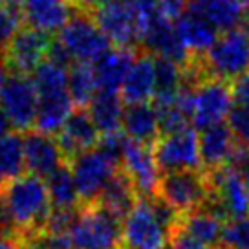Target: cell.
Returning a JSON list of instances; mask_svg holds the SVG:
<instances>
[{
    "label": "cell",
    "mask_w": 249,
    "mask_h": 249,
    "mask_svg": "<svg viewBox=\"0 0 249 249\" xmlns=\"http://www.w3.org/2000/svg\"><path fill=\"white\" fill-rule=\"evenodd\" d=\"M0 198L15 224L20 240L40 233L52 213V200L44 178L31 172L8 179Z\"/></svg>",
    "instance_id": "cell-1"
},
{
    "label": "cell",
    "mask_w": 249,
    "mask_h": 249,
    "mask_svg": "<svg viewBox=\"0 0 249 249\" xmlns=\"http://www.w3.org/2000/svg\"><path fill=\"white\" fill-rule=\"evenodd\" d=\"M68 238L71 249H121L123 220L101 203L81 205Z\"/></svg>",
    "instance_id": "cell-2"
},
{
    "label": "cell",
    "mask_w": 249,
    "mask_h": 249,
    "mask_svg": "<svg viewBox=\"0 0 249 249\" xmlns=\"http://www.w3.org/2000/svg\"><path fill=\"white\" fill-rule=\"evenodd\" d=\"M202 62L209 77L233 83L249 70V33L242 28L224 31L202 55Z\"/></svg>",
    "instance_id": "cell-3"
},
{
    "label": "cell",
    "mask_w": 249,
    "mask_h": 249,
    "mask_svg": "<svg viewBox=\"0 0 249 249\" xmlns=\"http://www.w3.org/2000/svg\"><path fill=\"white\" fill-rule=\"evenodd\" d=\"M59 44L64 48L71 62H86L93 64L101 57L112 42L99 30L90 11L75 9L66 26L59 31Z\"/></svg>",
    "instance_id": "cell-4"
},
{
    "label": "cell",
    "mask_w": 249,
    "mask_h": 249,
    "mask_svg": "<svg viewBox=\"0 0 249 249\" xmlns=\"http://www.w3.org/2000/svg\"><path fill=\"white\" fill-rule=\"evenodd\" d=\"M211 185L209 200L203 203L224 222L249 213V185L231 165L207 172Z\"/></svg>",
    "instance_id": "cell-5"
},
{
    "label": "cell",
    "mask_w": 249,
    "mask_h": 249,
    "mask_svg": "<svg viewBox=\"0 0 249 249\" xmlns=\"http://www.w3.org/2000/svg\"><path fill=\"white\" fill-rule=\"evenodd\" d=\"M211 185L205 171H176L163 172L156 196H160L174 211L183 216L191 211L202 207L209 200Z\"/></svg>",
    "instance_id": "cell-6"
},
{
    "label": "cell",
    "mask_w": 249,
    "mask_h": 249,
    "mask_svg": "<svg viewBox=\"0 0 249 249\" xmlns=\"http://www.w3.org/2000/svg\"><path fill=\"white\" fill-rule=\"evenodd\" d=\"M90 13L114 46L141 50L143 20L130 4L124 0H110Z\"/></svg>",
    "instance_id": "cell-7"
},
{
    "label": "cell",
    "mask_w": 249,
    "mask_h": 249,
    "mask_svg": "<svg viewBox=\"0 0 249 249\" xmlns=\"http://www.w3.org/2000/svg\"><path fill=\"white\" fill-rule=\"evenodd\" d=\"M71 174L75 178L81 205H90L101 198L105 187L108 185L117 167L108 156H105L97 147L81 152L68 161Z\"/></svg>",
    "instance_id": "cell-8"
},
{
    "label": "cell",
    "mask_w": 249,
    "mask_h": 249,
    "mask_svg": "<svg viewBox=\"0 0 249 249\" xmlns=\"http://www.w3.org/2000/svg\"><path fill=\"white\" fill-rule=\"evenodd\" d=\"M171 234L158 220L150 198L140 196L123 220V248L167 249Z\"/></svg>",
    "instance_id": "cell-9"
},
{
    "label": "cell",
    "mask_w": 249,
    "mask_h": 249,
    "mask_svg": "<svg viewBox=\"0 0 249 249\" xmlns=\"http://www.w3.org/2000/svg\"><path fill=\"white\" fill-rule=\"evenodd\" d=\"M152 148H154L156 163H158V169L161 174L202 169L198 134L195 132L193 126L183 128L179 132L160 136V140L152 145Z\"/></svg>",
    "instance_id": "cell-10"
},
{
    "label": "cell",
    "mask_w": 249,
    "mask_h": 249,
    "mask_svg": "<svg viewBox=\"0 0 249 249\" xmlns=\"http://www.w3.org/2000/svg\"><path fill=\"white\" fill-rule=\"evenodd\" d=\"M37 103L39 93L30 75L9 73L0 88V108L17 132H28L35 126Z\"/></svg>",
    "instance_id": "cell-11"
},
{
    "label": "cell",
    "mask_w": 249,
    "mask_h": 249,
    "mask_svg": "<svg viewBox=\"0 0 249 249\" xmlns=\"http://www.w3.org/2000/svg\"><path fill=\"white\" fill-rule=\"evenodd\" d=\"M233 90L231 83L222 79H203L195 86L193 95V117L191 121L196 128H207L213 124L224 123L229 112L233 110Z\"/></svg>",
    "instance_id": "cell-12"
},
{
    "label": "cell",
    "mask_w": 249,
    "mask_h": 249,
    "mask_svg": "<svg viewBox=\"0 0 249 249\" xmlns=\"http://www.w3.org/2000/svg\"><path fill=\"white\" fill-rule=\"evenodd\" d=\"M141 50L148 52L154 57L169 59L179 64L181 68L191 61V55L187 52L181 40H179L174 20L158 11L143 24V35H141Z\"/></svg>",
    "instance_id": "cell-13"
},
{
    "label": "cell",
    "mask_w": 249,
    "mask_h": 249,
    "mask_svg": "<svg viewBox=\"0 0 249 249\" xmlns=\"http://www.w3.org/2000/svg\"><path fill=\"white\" fill-rule=\"evenodd\" d=\"M50 44H52L50 35L24 26L11 39L2 55L11 73L31 75L35 68L48 57Z\"/></svg>",
    "instance_id": "cell-14"
},
{
    "label": "cell",
    "mask_w": 249,
    "mask_h": 249,
    "mask_svg": "<svg viewBox=\"0 0 249 249\" xmlns=\"http://www.w3.org/2000/svg\"><path fill=\"white\" fill-rule=\"evenodd\" d=\"M121 169L128 174V178L132 179L134 187H136L140 196L150 198V196L156 195L161 172H160L158 163H156L152 145L138 143V141L132 140L126 141Z\"/></svg>",
    "instance_id": "cell-15"
},
{
    "label": "cell",
    "mask_w": 249,
    "mask_h": 249,
    "mask_svg": "<svg viewBox=\"0 0 249 249\" xmlns=\"http://www.w3.org/2000/svg\"><path fill=\"white\" fill-rule=\"evenodd\" d=\"M22 136L24 158H26V171L28 172L40 176V178H48L61 165L68 163L55 136L39 132L35 128L24 132Z\"/></svg>",
    "instance_id": "cell-16"
},
{
    "label": "cell",
    "mask_w": 249,
    "mask_h": 249,
    "mask_svg": "<svg viewBox=\"0 0 249 249\" xmlns=\"http://www.w3.org/2000/svg\"><path fill=\"white\" fill-rule=\"evenodd\" d=\"M55 138L61 145V150L66 158V161H70L71 158H75L81 152H86L90 148L97 147L101 134L88 114V108L75 107Z\"/></svg>",
    "instance_id": "cell-17"
},
{
    "label": "cell",
    "mask_w": 249,
    "mask_h": 249,
    "mask_svg": "<svg viewBox=\"0 0 249 249\" xmlns=\"http://www.w3.org/2000/svg\"><path fill=\"white\" fill-rule=\"evenodd\" d=\"M20 8L24 26L46 35L61 31L77 9L70 0H20Z\"/></svg>",
    "instance_id": "cell-18"
},
{
    "label": "cell",
    "mask_w": 249,
    "mask_h": 249,
    "mask_svg": "<svg viewBox=\"0 0 249 249\" xmlns=\"http://www.w3.org/2000/svg\"><path fill=\"white\" fill-rule=\"evenodd\" d=\"M174 22L179 40L191 57L205 55L218 39V30L195 8H187Z\"/></svg>",
    "instance_id": "cell-19"
},
{
    "label": "cell",
    "mask_w": 249,
    "mask_h": 249,
    "mask_svg": "<svg viewBox=\"0 0 249 249\" xmlns=\"http://www.w3.org/2000/svg\"><path fill=\"white\" fill-rule=\"evenodd\" d=\"M198 143H200L202 169L205 172L216 171L229 165L234 150L238 147L227 123H218L203 128L202 134L198 136Z\"/></svg>",
    "instance_id": "cell-20"
},
{
    "label": "cell",
    "mask_w": 249,
    "mask_h": 249,
    "mask_svg": "<svg viewBox=\"0 0 249 249\" xmlns=\"http://www.w3.org/2000/svg\"><path fill=\"white\" fill-rule=\"evenodd\" d=\"M140 48L110 46L105 53L92 64L97 86L105 92H121L123 81L132 66Z\"/></svg>",
    "instance_id": "cell-21"
},
{
    "label": "cell",
    "mask_w": 249,
    "mask_h": 249,
    "mask_svg": "<svg viewBox=\"0 0 249 249\" xmlns=\"http://www.w3.org/2000/svg\"><path fill=\"white\" fill-rule=\"evenodd\" d=\"M156 92V64L154 55L140 50L134 59L130 70L121 86V99L126 105L147 103L154 97Z\"/></svg>",
    "instance_id": "cell-22"
},
{
    "label": "cell",
    "mask_w": 249,
    "mask_h": 249,
    "mask_svg": "<svg viewBox=\"0 0 249 249\" xmlns=\"http://www.w3.org/2000/svg\"><path fill=\"white\" fill-rule=\"evenodd\" d=\"M121 130L128 140L154 145L161 136L160 116L154 103H132L126 105L123 110V123Z\"/></svg>",
    "instance_id": "cell-23"
},
{
    "label": "cell",
    "mask_w": 249,
    "mask_h": 249,
    "mask_svg": "<svg viewBox=\"0 0 249 249\" xmlns=\"http://www.w3.org/2000/svg\"><path fill=\"white\" fill-rule=\"evenodd\" d=\"M73 108L75 105L71 101L68 90L42 93L39 95V103H37V116H35L33 128L50 136H57Z\"/></svg>",
    "instance_id": "cell-24"
},
{
    "label": "cell",
    "mask_w": 249,
    "mask_h": 249,
    "mask_svg": "<svg viewBox=\"0 0 249 249\" xmlns=\"http://www.w3.org/2000/svg\"><path fill=\"white\" fill-rule=\"evenodd\" d=\"M224 226H226V222L220 216H216L213 211L207 209L205 205L183 214L178 224V227L183 233L193 236L195 240L207 244L211 248L220 246Z\"/></svg>",
    "instance_id": "cell-25"
},
{
    "label": "cell",
    "mask_w": 249,
    "mask_h": 249,
    "mask_svg": "<svg viewBox=\"0 0 249 249\" xmlns=\"http://www.w3.org/2000/svg\"><path fill=\"white\" fill-rule=\"evenodd\" d=\"M88 114L95 123L99 134H112L121 130V123H123V99L117 92H99L93 95L90 105L86 107Z\"/></svg>",
    "instance_id": "cell-26"
},
{
    "label": "cell",
    "mask_w": 249,
    "mask_h": 249,
    "mask_svg": "<svg viewBox=\"0 0 249 249\" xmlns=\"http://www.w3.org/2000/svg\"><path fill=\"white\" fill-rule=\"evenodd\" d=\"M138 198H140V195L134 187L132 179L128 178V174L119 167L108 181V185L105 187L101 198L95 203H101L103 207H107L117 218L124 220V216L134 207V203L138 202Z\"/></svg>",
    "instance_id": "cell-27"
},
{
    "label": "cell",
    "mask_w": 249,
    "mask_h": 249,
    "mask_svg": "<svg viewBox=\"0 0 249 249\" xmlns=\"http://www.w3.org/2000/svg\"><path fill=\"white\" fill-rule=\"evenodd\" d=\"M53 209H77L81 207V198L68 163L61 165L48 178H44Z\"/></svg>",
    "instance_id": "cell-28"
},
{
    "label": "cell",
    "mask_w": 249,
    "mask_h": 249,
    "mask_svg": "<svg viewBox=\"0 0 249 249\" xmlns=\"http://www.w3.org/2000/svg\"><path fill=\"white\" fill-rule=\"evenodd\" d=\"M202 11L218 31H231L244 24L246 9L234 4L233 0H205L200 6H187Z\"/></svg>",
    "instance_id": "cell-29"
},
{
    "label": "cell",
    "mask_w": 249,
    "mask_h": 249,
    "mask_svg": "<svg viewBox=\"0 0 249 249\" xmlns=\"http://www.w3.org/2000/svg\"><path fill=\"white\" fill-rule=\"evenodd\" d=\"M66 88H68V93H70L73 105L77 108H86L93 99V95L99 92L92 64L73 62L68 68V85H66Z\"/></svg>",
    "instance_id": "cell-30"
},
{
    "label": "cell",
    "mask_w": 249,
    "mask_h": 249,
    "mask_svg": "<svg viewBox=\"0 0 249 249\" xmlns=\"http://www.w3.org/2000/svg\"><path fill=\"white\" fill-rule=\"evenodd\" d=\"M156 64V92L152 103H167L178 97L183 85V68L176 62L154 57Z\"/></svg>",
    "instance_id": "cell-31"
},
{
    "label": "cell",
    "mask_w": 249,
    "mask_h": 249,
    "mask_svg": "<svg viewBox=\"0 0 249 249\" xmlns=\"http://www.w3.org/2000/svg\"><path fill=\"white\" fill-rule=\"evenodd\" d=\"M0 172L6 176V179L18 178L24 172H28L22 132L11 130L4 138H0Z\"/></svg>",
    "instance_id": "cell-32"
},
{
    "label": "cell",
    "mask_w": 249,
    "mask_h": 249,
    "mask_svg": "<svg viewBox=\"0 0 249 249\" xmlns=\"http://www.w3.org/2000/svg\"><path fill=\"white\" fill-rule=\"evenodd\" d=\"M31 81H33L35 90L39 95L68 90L66 88V85H68V66H62V64L46 57L31 73Z\"/></svg>",
    "instance_id": "cell-33"
},
{
    "label": "cell",
    "mask_w": 249,
    "mask_h": 249,
    "mask_svg": "<svg viewBox=\"0 0 249 249\" xmlns=\"http://www.w3.org/2000/svg\"><path fill=\"white\" fill-rule=\"evenodd\" d=\"M22 28L24 18L20 0H15V2L6 4V6H0V53H4L6 46Z\"/></svg>",
    "instance_id": "cell-34"
},
{
    "label": "cell",
    "mask_w": 249,
    "mask_h": 249,
    "mask_svg": "<svg viewBox=\"0 0 249 249\" xmlns=\"http://www.w3.org/2000/svg\"><path fill=\"white\" fill-rule=\"evenodd\" d=\"M220 248L226 249H249V216L227 220L222 233Z\"/></svg>",
    "instance_id": "cell-35"
},
{
    "label": "cell",
    "mask_w": 249,
    "mask_h": 249,
    "mask_svg": "<svg viewBox=\"0 0 249 249\" xmlns=\"http://www.w3.org/2000/svg\"><path fill=\"white\" fill-rule=\"evenodd\" d=\"M227 126L233 132L236 143L240 147L249 148V110L234 105L227 116Z\"/></svg>",
    "instance_id": "cell-36"
},
{
    "label": "cell",
    "mask_w": 249,
    "mask_h": 249,
    "mask_svg": "<svg viewBox=\"0 0 249 249\" xmlns=\"http://www.w3.org/2000/svg\"><path fill=\"white\" fill-rule=\"evenodd\" d=\"M24 249H71L70 242L59 238V236H52V234L40 231L37 234H31L28 238L22 240Z\"/></svg>",
    "instance_id": "cell-37"
},
{
    "label": "cell",
    "mask_w": 249,
    "mask_h": 249,
    "mask_svg": "<svg viewBox=\"0 0 249 249\" xmlns=\"http://www.w3.org/2000/svg\"><path fill=\"white\" fill-rule=\"evenodd\" d=\"M169 249H214L203 244V242L195 240L193 236H189L187 233H183L179 227H176L171 233V240H169Z\"/></svg>",
    "instance_id": "cell-38"
},
{
    "label": "cell",
    "mask_w": 249,
    "mask_h": 249,
    "mask_svg": "<svg viewBox=\"0 0 249 249\" xmlns=\"http://www.w3.org/2000/svg\"><path fill=\"white\" fill-rule=\"evenodd\" d=\"M233 90V101L236 107L249 110V73H244L231 83Z\"/></svg>",
    "instance_id": "cell-39"
},
{
    "label": "cell",
    "mask_w": 249,
    "mask_h": 249,
    "mask_svg": "<svg viewBox=\"0 0 249 249\" xmlns=\"http://www.w3.org/2000/svg\"><path fill=\"white\" fill-rule=\"evenodd\" d=\"M189 6V0H158V8L165 17L176 20Z\"/></svg>",
    "instance_id": "cell-40"
},
{
    "label": "cell",
    "mask_w": 249,
    "mask_h": 249,
    "mask_svg": "<svg viewBox=\"0 0 249 249\" xmlns=\"http://www.w3.org/2000/svg\"><path fill=\"white\" fill-rule=\"evenodd\" d=\"M126 4H130L134 9H136V13L141 17V20L145 24V20H148L150 17L158 13L160 8H158V0H124Z\"/></svg>",
    "instance_id": "cell-41"
},
{
    "label": "cell",
    "mask_w": 249,
    "mask_h": 249,
    "mask_svg": "<svg viewBox=\"0 0 249 249\" xmlns=\"http://www.w3.org/2000/svg\"><path fill=\"white\" fill-rule=\"evenodd\" d=\"M105 2H110V0H75L73 6L77 9H85V11H93L95 8H99Z\"/></svg>",
    "instance_id": "cell-42"
},
{
    "label": "cell",
    "mask_w": 249,
    "mask_h": 249,
    "mask_svg": "<svg viewBox=\"0 0 249 249\" xmlns=\"http://www.w3.org/2000/svg\"><path fill=\"white\" fill-rule=\"evenodd\" d=\"M0 249H24L22 240L9 238V236H0Z\"/></svg>",
    "instance_id": "cell-43"
},
{
    "label": "cell",
    "mask_w": 249,
    "mask_h": 249,
    "mask_svg": "<svg viewBox=\"0 0 249 249\" xmlns=\"http://www.w3.org/2000/svg\"><path fill=\"white\" fill-rule=\"evenodd\" d=\"M11 123H9V119H8V116L4 114V110L0 108V138H4L6 134H9L11 132Z\"/></svg>",
    "instance_id": "cell-44"
},
{
    "label": "cell",
    "mask_w": 249,
    "mask_h": 249,
    "mask_svg": "<svg viewBox=\"0 0 249 249\" xmlns=\"http://www.w3.org/2000/svg\"><path fill=\"white\" fill-rule=\"evenodd\" d=\"M234 4H238L240 8H244V9H248L249 8V0H233Z\"/></svg>",
    "instance_id": "cell-45"
},
{
    "label": "cell",
    "mask_w": 249,
    "mask_h": 249,
    "mask_svg": "<svg viewBox=\"0 0 249 249\" xmlns=\"http://www.w3.org/2000/svg\"><path fill=\"white\" fill-rule=\"evenodd\" d=\"M244 26H246V31L249 33V8L246 9V15H244Z\"/></svg>",
    "instance_id": "cell-46"
},
{
    "label": "cell",
    "mask_w": 249,
    "mask_h": 249,
    "mask_svg": "<svg viewBox=\"0 0 249 249\" xmlns=\"http://www.w3.org/2000/svg\"><path fill=\"white\" fill-rule=\"evenodd\" d=\"M6 183H8V179H6V176L0 172V193H2V189L6 187Z\"/></svg>",
    "instance_id": "cell-47"
},
{
    "label": "cell",
    "mask_w": 249,
    "mask_h": 249,
    "mask_svg": "<svg viewBox=\"0 0 249 249\" xmlns=\"http://www.w3.org/2000/svg\"><path fill=\"white\" fill-rule=\"evenodd\" d=\"M203 2H205V0H189V6H200Z\"/></svg>",
    "instance_id": "cell-48"
},
{
    "label": "cell",
    "mask_w": 249,
    "mask_h": 249,
    "mask_svg": "<svg viewBox=\"0 0 249 249\" xmlns=\"http://www.w3.org/2000/svg\"><path fill=\"white\" fill-rule=\"evenodd\" d=\"M11 2H15V0H0V6H6V4H11Z\"/></svg>",
    "instance_id": "cell-49"
},
{
    "label": "cell",
    "mask_w": 249,
    "mask_h": 249,
    "mask_svg": "<svg viewBox=\"0 0 249 249\" xmlns=\"http://www.w3.org/2000/svg\"><path fill=\"white\" fill-rule=\"evenodd\" d=\"M220 249H226V248H220Z\"/></svg>",
    "instance_id": "cell-50"
},
{
    "label": "cell",
    "mask_w": 249,
    "mask_h": 249,
    "mask_svg": "<svg viewBox=\"0 0 249 249\" xmlns=\"http://www.w3.org/2000/svg\"><path fill=\"white\" fill-rule=\"evenodd\" d=\"M121 249H126V248H121Z\"/></svg>",
    "instance_id": "cell-51"
}]
</instances>
